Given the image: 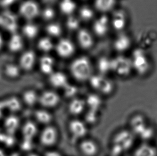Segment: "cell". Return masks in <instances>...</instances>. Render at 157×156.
Returning a JSON list of instances; mask_svg holds the SVG:
<instances>
[{"label": "cell", "instance_id": "7402d4cb", "mask_svg": "<svg viewBox=\"0 0 157 156\" xmlns=\"http://www.w3.org/2000/svg\"><path fill=\"white\" fill-rule=\"evenodd\" d=\"M54 61L53 58L49 56H44L40 61V69L44 74L51 75L54 72Z\"/></svg>", "mask_w": 157, "mask_h": 156}, {"label": "cell", "instance_id": "2e32d148", "mask_svg": "<svg viewBox=\"0 0 157 156\" xmlns=\"http://www.w3.org/2000/svg\"><path fill=\"white\" fill-rule=\"evenodd\" d=\"M85 100L74 98L71 100L68 105V110L71 115L77 116L83 113L86 106Z\"/></svg>", "mask_w": 157, "mask_h": 156}, {"label": "cell", "instance_id": "52a82bcc", "mask_svg": "<svg viewBox=\"0 0 157 156\" xmlns=\"http://www.w3.org/2000/svg\"><path fill=\"white\" fill-rule=\"evenodd\" d=\"M134 141V135L130 131L122 130L115 135L113 144L118 146L124 151L132 147Z\"/></svg>", "mask_w": 157, "mask_h": 156}, {"label": "cell", "instance_id": "816d5d0a", "mask_svg": "<svg viewBox=\"0 0 157 156\" xmlns=\"http://www.w3.org/2000/svg\"><path fill=\"white\" fill-rule=\"evenodd\" d=\"M13 156H19L18 155H17V154H13Z\"/></svg>", "mask_w": 157, "mask_h": 156}, {"label": "cell", "instance_id": "d6a6232c", "mask_svg": "<svg viewBox=\"0 0 157 156\" xmlns=\"http://www.w3.org/2000/svg\"><path fill=\"white\" fill-rule=\"evenodd\" d=\"M23 33L28 38L33 39L36 36L38 33V29L33 24H27L24 26Z\"/></svg>", "mask_w": 157, "mask_h": 156}, {"label": "cell", "instance_id": "d590c367", "mask_svg": "<svg viewBox=\"0 0 157 156\" xmlns=\"http://www.w3.org/2000/svg\"><path fill=\"white\" fill-rule=\"evenodd\" d=\"M38 46L39 49L45 52L51 50L53 47V43L51 40L47 38L41 39L39 40Z\"/></svg>", "mask_w": 157, "mask_h": 156}, {"label": "cell", "instance_id": "7bdbcfd3", "mask_svg": "<svg viewBox=\"0 0 157 156\" xmlns=\"http://www.w3.org/2000/svg\"><path fill=\"white\" fill-rule=\"evenodd\" d=\"M32 147H33L32 141H30V140L23 139L21 145V149L25 151H30L32 149Z\"/></svg>", "mask_w": 157, "mask_h": 156}, {"label": "cell", "instance_id": "603a6c76", "mask_svg": "<svg viewBox=\"0 0 157 156\" xmlns=\"http://www.w3.org/2000/svg\"><path fill=\"white\" fill-rule=\"evenodd\" d=\"M8 48L11 52L16 53L23 47V40L19 34L14 33L9 40Z\"/></svg>", "mask_w": 157, "mask_h": 156}, {"label": "cell", "instance_id": "b9f144b4", "mask_svg": "<svg viewBox=\"0 0 157 156\" xmlns=\"http://www.w3.org/2000/svg\"><path fill=\"white\" fill-rule=\"evenodd\" d=\"M55 16V13L53 9L50 8H47L44 10L43 12V16L46 20H51Z\"/></svg>", "mask_w": 157, "mask_h": 156}, {"label": "cell", "instance_id": "7dc6e473", "mask_svg": "<svg viewBox=\"0 0 157 156\" xmlns=\"http://www.w3.org/2000/svg\"><path fill=\"white\" fill-rule=\"evenodd\" d=\"M3 45V39L2 35L0 33V50L2 48Z\"/></svg>", "mask_w": 157, "mask_h": 156}, {"label": "cell", "instance_id": "ac0fdd59", "mask_svg": "<svg viewBox=\"0 0 157 156\" xmlns=\"http://www.w3.org/2000/svg\"><path fill=\"white\" fill-rule=\"evenodd\" d=\"M38 128L36 124L32 121H28L24 124L22 128V135L23 139L32 141L36 136Z\"/></svg>", "mask_w": 157, "mask_h": 156}, {"label": "cell", "instance_id": "c3c4849f", "mask_svg": "<svg viewBox=\"0 0 157 156\" xmlns=\"http://www.w3.org/2000/svg\"><path fill=\"white\" fill-rule=\"evenodd\" d=\"M0 156H6L5 153L3 150L0 149Z\"/></svg>", "mask_w": 157, "mask_h": 156}, {"label": "cell", "instance_id": "ffe728a7", "mask_svg": "<svg viewBox=\"0 0 157 156\" xmlns=\"http://www.w3.org/2000/svg\"><path fill=\"white\" fill-rule=\"evenodd\" d=\"M86 106L89 108V110H93L98 112L102 106L101 98L99 95L91 94L87 96L85 101Z\"/></svg>", "mask_w": 157, "mask_h": 156}, {"label": "cell", "instance_id": "e575fe53", "mask_svg": "<svg viewBox=\"0 0 157 156\" xmlns=\"http://www.w3.org/2000/svg\"><path fill=\"white\" fill-rule=\"evenodd\" d=\"M63 89V94L64 97L68 98H74L78 93V88L74 85L68 84Z\"/></svg>", "mask_w": 157, "mask_h": 156}, {"label": "cell", "instance_id": "ba28073f", "mask_svg": "<svg viewBox=\"0 0 157 156\" xmlns=\"http://www.w3.org/2000/svg\"><path fill=\"white\" fill-rule=\"evenodd\" d=\"M61 98L59 95L52 91H46L39 96V103L43 108L51 109L59 104Z\"/></svg>", "mask_w": 157, "mask_h": 156}, {"label": "cell", "instance_id": "4fadbf2b", "mask_svg": "<svg viewBox=\"0 0 157 156\" xmlns=\"http://www.w3.org/2000/svg\"><path fill=\"white\" fill-rule=\"evenodd\" d=\"M36 62V55L32 51H27L21 55L19 60V67L25 71L32 70Z\"/></svg>", "mask_w": 157, "mask_h": 156}, {"label": "cell", "instance_id": "681fc988", "mask_svg": "<svg viewBox=\"0 0 157 156\" xmlns=\"http://www.w3.org/2000/svg\"><path fill=\"white\" fill-rule=\"evenodd\" d=\"M27 156H39L38 155H37L36 154H28Z\"/></svg>", "mask_w": 157, "mask_h": 156}, {"label": "cell", "instance_id": "8992f818", "mask_svg": "<svg viewBox=\"0 0 157 156\" xmlns=\"http://www.w3.org/2000/svg\"><path fill=\"white\" fill-rule=\"evenodd\" d=\"M132 68L138 74H144L149 70L150 64L146 56L140 50H136L132 60Z\"/></svg>", "mask_w": 157, "mask_h": 156}, {"label": "cell", "instance_id": "30bf717a", "mask_svg": "<svg viewBox=\"0 0 157 156\" xmlns=\"http://www.w3.org/2000/svg\"><path fill=\"white\" fill-rule=\"evenodd\" d=\"M19 12L25 19H32L38 15L39 9L36 3L32 1H26L21 5Z\"/></svg>", "mask_w": 157, "mask_h": 156}, {"label": "cell", "instance_id": "60d3db41", "mask_svg": "<svg viewBox=\"0 0 157 156\" xmlns=\"http://www.w3.org/2000/svg\"><path fill=\"white\" fill-rule=\"evenodd\" d=\"M67 25L69 29L70 30H75L79 28V22L76 18L71 17L67 21Z\"/></svg>", "mask_w": 157, "mask_h": 156}, {"label": "cell", "instance_id": "f907efd6", "mask_svg": "<svg viewBox=\"0 0 157 156\" xmlns=\"http://www.w3.org/2000/svg\"><path fill=\"white\" fill-rule=\"evenodd\" d=\"M2 133L1 129H0V141H1V136H2Z\"/></svg>", "mask_w": 157, "mask_h": 156}, {"label": "cell", "instance_id": "f5cc1de1", "mask_svg": "<svg viewBox=\"0 0 157 156\" xmlns=\"http://www.w3.org/2000/svg\"><path fill=\"white\" fill-rule=\"evenodd\" d=\"M18 1V0H15V2H16V1Z\"/></svg>", "mask_w": 157, "mask_h": 156}, {"label": "cell", "instance_id": "277c9868", "mask_svg": "<svg viewBox=\"0 0 157 156\" xmlns=\"http://www.w3.org/2000/svg\"><path fill=\"white\" fill-rule=\"evenodd\" d=\"M131 60L124 57H117L111 61V69L120 76H126L132 69Z\"/></svg>", "mask_w": 157, "mask_h": 156}, {"label": "cell", "instance_id": "f546056e", "mask_svg": "<svg viewBox=\"0 0 157 156\" xmlns=\"http://www.w3.org/2000/svg\"><path fill=\"white\" fill-rule=\"evenodd\" d=\"M126 24L125 15L122 12H117L115 14L113 19V27L117 30H121L124 28Z\"/></svg>", "mask_w": 157, "mask_h": 156}, {"label": "cell", "instance_id": "484cf974", "mask_svg": "<svg viewBox=\"0 0 157 156\" xmlns=\"http://www.w3.org/2000/svg\"><path fill=\"white\" fill-rule=\"evenodd\" d=\"M23 100L26 106H33L38 102L39 95L33 90H28L23 94Z\"/></svg>", "mask_w": 157, "mask_h": 156}, {"label": "cell", "instance_id": "ab89813d", "mask_svg": "<svg viewBox=\"0 0 157 156\" xmlns=\"http://www.w3.org/2000/svg\"><path fill=\"white\" fill-rule=\"evenodd\" d=\"M14 135H9L8 134L2 133V136L0 142L5 144L8 147H11L15 143V139Z\"/></svg>", "mask_w": 157, "mask_h": 156}, {"label": "cell", "instance_id": "d4e9b609", "mask_svg": "<svg viewBox=\"0 0 157 156\" xmlns=\"http://www.w3.org/2000/svg\"><path fill=\"white\" fill-rule=\"evenodd\" d=\"M78 40L83 48H89L93 44V39L89 32L85 30H81L78 34Z\"/></svg>", "mask_w": 157, "mask_h": 156}, {"label": "cell", "instance_id": "bcb514c9", "mask_svg": "<svg viewBox=\"0 0 157 156\" xmlns=\"http://www.w3.org/2000/svg\"><path fill=\"white\" fill-rule=\"evenodd\" d=\"M45 156H61L59 152L56 151H48L46 152Z\"/></svg>", "mask_w": 157, "mask_h": 156}, {"label": "cell", "instance_id": "e0dca14e", "mask_svg": "<svg viewBox=\"0 0 157 156\" xmlns=\"http://www.w3.org/2000/svg\"><path fill=\"white\" fill-rule=\"evenodd\" d=\"M20 120L19 118L15 115H10L6 117L4 120V127L6 134L14 135L19 128Z\"/></svg>", "mask_w": 157, "mask_h": 156}, {"label": "cell", "instance_id": "9c48e42d", "mask_svg": "<svg viewBox=\"0 0 157 156\" xmlns=\"http://www.w3.org/2000/svg\"><path fill=\"white\" fill-rule=\"evenodd\" d=\"M68 127L71 135L76 139H82L87 134V127L82 120L79 119L71 120L69 123Z\"/></svg>", "mask_w": 157, "mask_h": 156}, {"label": "cell", "instance_id": "4316f807", "mask_svg": "<svg viewBox=\"0 0 157 156\" xmlns=\"http://www.w3.org/2000/svg\"><path fill=\"white\" fill-rule=\"evenodd\" d=\"M134 156H157V149L148 144H143L136 150Z\"/></svg>", "mask_w": 157, "mask_h": 156}, {"label": "cell", "instance_id": "cb8c5ba5", "mask_svg": "<svg viewBox=\"0 0 157 156\" xmlns=\"http://www.w3.org/2000/svg\"><path fill=\"white\" fill-rule=\"evenodd\" d=\"M34 114V117L38 122L46 126L49 125L53 120L52 114L45 109L36 110Z\"/></svg>", "mask_w": 157, "mask_h": 156}, {"label": "cell", "instance_id": "1f68e13d", "mask_svg": "<svg viewBox=\"0 0 157 156\" xmlns=\"http://www.w3.org/2000/svg\"><path fill=\"white\" fill-rule=\"evenodd\" d=\"M59 6L62 12L67 15L72 13L76 9V4L72 0H62Z\"/></svg>", "mask_w": 157, "mask_h": 156}, {"label": "cell", "instance_id": "d6986e66", "mask_svg": "<svg viewBox=\"0 0 157 156\" xmlns=\"http://www.w3.org/2000/svg\"><path fill=\"white\" fill-rule=\"evenodd\" d=\"M109 20L106 16H102L98 18L94 24V30L96 34L102 36L106 34L108 30Z\"/></svg>", "mask_w": 157, "mask_h": 156}, {"label": "cell", "instance_id": "83f0119b", "mask_svg": "<svg viewBox=\"0 0 157 156\" xmlns=\"http://www.w3.org/2000/svg\"><path fill=\"white\" fill-rule=\"evenodd\" d=\"M130 40L128 36L122 34L118 36L114 42L115 48L119 51H123L129 48Z\"/></svg>", "mask_w": 157, "mask_h": 156}, {"label": "cell", "instance_id": "44dd1931", "mask_svg": "<svg viewBox=\"0 0 157 156\" xmlns=\"http://www.w3.org/2000/svg\"><path fill=\"white\" fill-rule=\"evenodd\" d=\"M5 110H9L11 112H17L21 110V102L17 97L11 96L3 100Z\"/></svg>", "mask_w": 157, "mask_h": 156}, {"label": "cell", "instance_id": "f35d334b", "mask_svg": "<svg viewBox=\"0 0 157 156\" xmlns=\"http://www.w3.org/2000/svg\"><path fill=\"white\" fill-rule=\"evenodd\" d=\"M80 16L85 20H89L94 17V12L89 7H84L81 9L79 12Z\"/></svg>", "mask_w": 157, "mask_h": 156}, {"label": "cell", "instance_id": "74e56055", "mask_svg": "<svg viewBox=\"0 0 157 156\" xmlns=\"http://www.w3.org/2000/svg\"><path fill=\"white\" fill-rule=\"evenodd\" d=\"M47 32L53 36H57L61 33V28L57 24H51L47 27Z\"/></svg>", "mask_w": 157, "mask_h": 156}, {"label": "cell", "instance_id": "7c38bea8", "mask_svg": "<svg viewBox=\"0 0 157 156\" xmlns=\"http://www.w3.org/2000/svg\"><path fill=\"white\" fill-rule=\"evenodd\" d=\"M79 149L84 156H95L98 154L99 147L96 142L92 139H84L79 144Z\"/></svg>", "mask_w": 157, "mask_h": 156}, {"label": "cell", "instance_id": "5bb4252c", "mask_svg": "<svg viewBox=\"0 0 157 156\" xmlns=\"http://www.w3.org/2000/svg\"><path fill=\"white\" fill-rule=\"evenodd\" d=\"M56 51L61 57H69L74 52V46L72 42L68 39H62L59 41L57 44Z\"/></svg>", "mask_w": 157, "mask_h": 156}, {"label": "cell", "instance_id": "3957f363", "mask_svg": "<svg viewBox=\"0 0 157 156\" xmlns=\"http://www.w3.org/2000/svg\"><path fill=\"white\" fill-rule=\"evenodd\" d=\"M89 81L92 88L101 95H110L114 91L113 83L102 75H92Z\"/></svg>", "mask_w": 157, "mask_h": 156}, {"label": "cell", "instance_id": "4dcf8cb0", "mask_svg": "<svg viewBox=\"0 0 157 156\" xmlns=\"http://www.w3.org/2000/svg\"><path fill=\"white\" fill-rule=\"evenodd\" d=\"M115 0H96L95 5L97 9L102 12L110 10L115 4Z\"/></svg>", "mask_w": 157, "mask_h": 156}, {"label": "cell", "instance_id": "836d02e7", "mask_svg": "<svg viewBox=\"0 0 157 156\" xmlns=\"http://www.w3.org/2000/svg\"><path fill=\"white\" fill-rule=\"evenodd\" d=\"M98 69L102 74H106L112 70L111 61L106 57H102L98 61Z\"/></svg>", "mask_w": 157, "mask_h": 156}, {"label": "cell", "instance_id": "6da1fadb", "mask_svg": "<svg viewBox=\"0 0 157 156\" xmlns=\"http://www.w3.org/2000/svg\"><path fill=\"white\" fill-rule=\"evenodd\" d=\"M70 70L72 76L79 82L89 80L92 76L91 64L86 57H79L74 60Z\"/></svg>", "mask_w": 157, "mask_h": 156}, {"label": "cell", "instance_id": "f1b7e54d", "mask_svg": "<svg viewBox=\"0 0 157 156\" xmlns=\"http://www.w3.org/2000/svg\"><path fill=\"white\" fill-rule=\"evenodd\" d=\"M4 73L7 77L10 79L18 78L21 74V68L13 64H9L6 65L4 69Z\"/></svg>", "mask_w": 157, "mask_h": 156}, {"label": "cell", "instance_id": "f6af8a7d", "mask_svg": "<svg viewBox=\"0 0 157 156\" xmlns=\"http://www.w3.org/2000/svg\"><path fill=\"white\" fill-rule=\"evenodd\" d=\"M4 110H5V108H4L3 102V101H0V119L3 116V111Z\"/></svg>", "mask_w": 157, "mask_h": 156}, {"label": "cell", "instance_id": "9a60e30c", "mask_svg": "<svg viewBox=\"0 0 157 156\" xmlns=\"http://www.w3.org/2000/svg\"><path fill=\"white\" fill-rule=\"evenodd\" d=\"M49 76V84L56 88L63 89L69 84L68 78L62 72H54Z\"/></svg>", "mask_w": 157, "mask_h": 156}, {"label": "cell", "instance_id": "ee69618b", "mask_svg": "<svg viewBox=\"0 0 157 156\" xmlns=\"http://www.w3.org/2000/svg\"><path fill=\"white\" fill-rule=\"evenodd\" d=\"M15 2V0H2L1 1V4L2 6H10L11 4H13Z\"/></svg>", "mask_w": 157, "mask_h": 156}, {"label": "cell", "instance_id": "7a4b0ae2", "mask_svg": "<svg viewBox=\"0 0 157 156\" xmlns=\"http://www.w3.org/2000/svg\"><path fill=\"white\" fill-rule=\"evenodd\" d=\"M132 130L134 134L138 135L143 139H149L153 137L154 130L147 123L145 118L137 115L132 118L130 122Z\"/></svg>", "mask_w": 157, "mask_h": 156}, {"label": "cell", "instance_id": "5b68a950", "mask_svg": "<svg viewBox=\"0 0 157 156\" xmlns=\"http://www.w3.org/2000/svg\"><path fill=\"white\" fill-rule=\"evenodd\" d=\"M59 133L55 127L47 125L41 132L39 141L42 146L45 147H51L54 146L58 140Z\"/></svg>", "mask_w": 157, "mask_h": 156}, {"label": "cell", "instance_id": "8fae6325", "mask_svg": "<svg viewBox=\"0 0 157 156\" xmlns=\"http://www.w3.org/2000/svg\"><path fill=\"white\" fill-rule=\"evenodd\" d=\"M0 26L4 29L14 32L17 28V21L12 13L5 12L0 15Z\"/></svg>", "mask_w": 157, "mask_h": 156}, {"label": "cell", "instance_id": "8d00e7d4", "mask_svg": "<svg viewBox=\"0 0 157 156\" xmlns=\"http://www.w3.org/2000/svg\"><path fill=\"white\" fill-rule=\"evenodd\" d=\"M97 111L89 110L85 116V121L87 124H96L98 119V114Z\"/></svg>", "mask_w": 157, "mask_h": 156}]
</instances>
